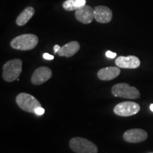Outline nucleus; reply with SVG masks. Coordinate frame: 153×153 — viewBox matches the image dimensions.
I'll use <instances>...</instances> for the list:
<instances>
[{
    "mask_svg": "<svg viewBox=\"0 0 153 153\" xmlns=\"http://www.w3.org/2000/svg\"><path fill=\"white\" fill-rule=\"evenodd\" d=\"M112 94L116 97L123 99H136L140 98V91L135 87H131L127 83H118L111 89Z\"/></svg>",
    "mask_w": 153,
    "mask_h": 153,
    "instance_id": "nucleus-4",
    "label": "nucleus"
},
{
    "mask_svg": "<svg viewBox=\"0 0 153 153\" xmlns=\"http://www.w3.org/2000/svg\"><path fill=\"white\" fill-rule=\"evenodd\" d=\"M43 57L44 59H45V60H53V59H54V56H53V55L48 54V53H44Z\"/></svg>",
    "mask_w": 153,
    "mask_h": 153,
    "instance_id": "nucleus-18",
    "label": "nucleus"
},
{
    "mask_svg": "<svg viewBox=\"0 0 153 153\" xmlns=\"http://www.w3.org/2000/svg\"><path fill=\"white\" fill-rule=\"evenodd\" d=\"M106 56L108 57V58H111V59H114L116 57V53H113L111 51H108L106 53Z\"/></svg>",
    "mask_w": 153,
    "mask_h": 153,
    "instance_id": "nucleus-17",
    "label": "nucleus"
},
{
    "mask_svg": "<svg viewBox=\"0 0 153 153\" xmlns=\"http://www.w3.org/2000/svg\"><path fill=\"white\" fill-rule=\"evenodd\" d=\"M150 110L152 111L153 112V104H152L150 105Z\"/></svg>",
    "mask_w": 153,
    "mask_h": 153,
    "instance_id": "nucleus-20",
    "label": "nucleus"
},
{
    "mask_svg": "<svg viewBox=\"0 0 153 153\" xmlns=\"http://www.w3.org/2000/svg\"><path fill=\"white\" fill-rule=\"evenodd\" d=\"M22 72V61L20 59L9 60L4 65L2 77L7 82L16 80Z\"/></svg>",
    "mask_w": 153,
    "mask_h": 153,
    "instance_id": "nucleus-2",
    "label": "nucleus"
},
{
    "mask_svg": "<svg viewBox=\"0 0 153 153\" xmlns=\"http://www.w3.org/2000/svg\"><path fill=\"white\" fill-rule=\"evenodd\" d=\"M140 110L138 104L133 101H124L119 103L114 107V112L117 116L128 117L137 114Z\"/></svg>",
    "mask_w": 153,
    "mask_h": 153,
    "instance_id": "nucleus-6",
    "label": "nucleus"
},
{
    "mask_svg": "<svg viewBox=\"0 0 153 153\" xmlns=\"http://www.w3.org/2000/svg\"><path fill=\"white\" fill-rule=\"evenodd\" d=\"M112 11L105 6H97L94 8V19L101 24H107L112 20Z\"/></svg>",
    "mask_w": 153,
    "mask_h": 153,
    "instance_id": "nucleus-11",
    "label": "nucleus"
},
{
    "mask_svg": "<svg viewBox=\"0 0 153 153\" xmlns=\"http://www.w3.org/2000/svg\"><path fill=\"white\" fill-rule=\"evenodd\" d=\"M44 113H45V109L42 106L38 107L35 110V114L38 115V116H41V115L44 114Z\"/></svg>",
    "mask_w": 153,
    "mask_h": 153,
    "instance_id": "nucleus-16",
    "label": "nucleus"
},
{
    "mask_svg": "<svg viewBox=\"0 0 153 153\" xmlns=\"http://www.w3.org/2000/svg\"><path fill=\"white\" fill-rule=\"evenodd\" d=\"M75 17L76 20L85 24H89L91 23L94 19V9L90 6L85 5L76 9L75 11Z\"/></svg>",
    "mask_w": 153,
    "mask_h": 153,
    "instance_id": "nucleus-9",
    "label": "nucleus"
},
{
    "mask_svg": "<svg viewBox=\"0 0 153 153\" xmlns=\"http://www.w3.org/2000/svg\"><path fill=\"white\" fill-rule=\"evenodd\" d=\"M120 73L118 67H107L101 69L97 72V76L102 81H109L116 78Z\"/></svg>",
    "mask_w": 153,
    "mask_h": 153,
    "instance_id": "nucleus-12",
    "label": "nucleus"
},
{
    "mask_svg": "<svg viewBox=\"0 0 153 153\" xmlns=\"http://www.w3.org/2000/svg\"><path fill=\"white\" fill-rule=\"evenodd\" d=\"M70 148L76 153H97L98 148L94 143L84 138L75 137L72 138L69 142Z\"/></svg>",
    "mask_w": 153,
    "mask_h": 153,
    "instance_id": "nucleus-3",
    "label": "nucleus"
},
{
    "mask_svg": "<svg viewBox=\"0 0 153 153\" xmlns=\"http://www.w3.org/2000/svg\"><path fill=\"white\" fill-rule=\"evenodd\" d=\"M149 153H153V152H149Z\"/></svg>",
    "mask_w": 153,
    "mask_h": 153,
    "instance_id": "nucleus-21",
    "label": "nucleus"
},
{
    "mask_svg": "<svg viewBox=\"0 0 153 153\" xmlns=\"http://www.w3.org/2000/svg\"><path fill=\"white\" fill-rule=\"evenodd\" d=\"M116 66L120 68L124 69H136L140 65V60L136 56L129 55V56H120L116 58L115 61Z\"/></svg>",
    "mask_w": 153,
    "mask_h": 153,
    "instance_id": "nucleus-10",
    "label": "nucleus"
},
{
    "mask_svg": "<svg viewBox=\"0 0 153 153\" xmlns=\"http://www.w3.org/2000/svg\"><path fill=\"white\" fill-rule=\"evenodd\" d=\"M62 7L67 11H76V9L80 8L76 0H66L63 3Z\"/></svg>",
    "mask_w": 153,
    "mask_h": 153,
    "instance_id": "nucleus-15",
    "label": "nucleus"
},
{
    "mask_svg": "<svg viewBox=\"0 0 153 153\" xmlns=\"http://www.w3.org/2000/svg\"><path fill=\"white\" fill-rule=\"evenodd\" d=\"M79 48L80 45L77 41H71L61 47L57 53L61 57H70L76 54L79 51Z\"/></svg>",
    "mask_w": 153,
    "mask_h": 153,
    "instance_id": "nucleus-13",
    "label": "nucleus"
},
{
    "mask_svg": "<svg viewBox=\"0 0 153 153\" xmlns=\"http://www.w3.org/2000/svg\"><path fill=\"white\" fill-rule=\"evenodd\" d=\"M124 140L130 143H138L145 141L148 138V133L143 129H131L124 133Z\"/></svg>",
    "mask_w": 153,
    "mask_h": 153,
    "instance_id": "nucleus-8",
    "label": "nucleus"
},
{
    "mask_svg": "<svg viewBox=\"0 0 153 153\" xmlns=\"http://www.w3.org/2000/svg\"><path fill=\"white\" fill-rule=\"evenodd\" d=\"M53 72L48 67H40L36 69L31 76V82L34 85H40L45 83L52 77Z\"/></svg>",
    "mask_w": 153,
    "mask_h": 153,
    "instance_id": "nucleus-7",
    "label": "nucleus"
},
{
    "mask_svg": "<svg viewBox=\"0 0 153 153\" xmlns=\"http://www.w3.org/2000/svg\"><path fill=\"white\" fill-rule=\"evenodd\" d=\"M35 14V9L31 7H28L19 15L16 19V24L19 26H22L26 25L28 21L33 17Z\"/></svg>",
    "mask_w": 153,
    "mask_h": 153,
    "instance_id": "nucleus-14",
    "label": "nucleus"
},
{
    "mask_svg": "<svg viewBox=\"0 0 153 153\" xmlns=\"http://www.w3.org/2000/svg\"><path fill=\"white\" fill-rule=\"evenodd\" d=\"M16 102L21 109L31 114H35L36 108L41 106V103L33 96L27 93H21L17 95Z\"/></svg>",
    "mask_w": 153,
    "mask_h": 153,
    "instance_id": "nucleus-5",
    "label": "nucleus"
},
{
    "mask_svg": "<svg viewBox=\"0 0 153 153\" xmlns=\"http://www.w3.org/2000/svg\"><path fill=\"white\" fill-rule=\"evenodd\" d=\"M60 48H61V47L60 46V45H54V48H53V49H54V53H57L59 52V51H60Z\"/></svg>",
    "mask_w": 153,
    "mask_h": 153,
    "instance_id": "nucleus-19",
    "label": "nucleus"
},
{
    "mask_svg": "<svg viewBox=\"0 0 153 153\" xmlns=\"http://www.w3.org/2000/svg\"><path fill=\"white\" fill-rule=\"evenodd\" d=\"M38 43V38L34 34H23L14 38L11 41L12 48L19 51H30L36 47Z\"/></svg>",
    "mask_w": 153,
    "mask_h": 153,
    "instance_id": "nucleus-1",
    "label": "nucleus"
}]
</instances>
